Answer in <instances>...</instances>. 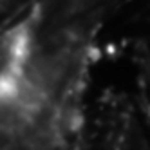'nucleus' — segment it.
I'll return each mask as SVG.
<instances>
[{
    "mask_svg": "<svg viewBox=\"0 0 150 150\" xmlns=\"http://www.w3.org/2000/svg\"><path fill=\"white\" fill-rule=\"evenodd\" d=\"M36 18L0 38V150H72V114L38 54Z\"/></svg>",
    "mask_w": 150,
    "mask_h": 150,
    "instance_id": "nucleus-1",
    "label": "nucleus"
}]
</instances>
